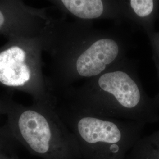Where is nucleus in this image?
Returning a JSON list of instances; mask_svg holds the SVG:
<instances>
[{
    "mask_svg": "<svg viewBox=\"0 0 159 159\" xmlns=\"http://www.w3.org/2000/svg\"><path fill=\"white\" fill-rule=\"evenodd\" d=\"M5 116V109H4V103L2 102V98H0V116Z\"/></svg>",
    "mask_w": 159,
    "mask_h": 159,
    "instance_id": "nucleus-12",
    "label": "nucleus"
},
{
    "mask_svg": "<svg viewBox=\"0 0 159 159\" xmlns=\"http://www.w3.org/2000/svg\"><path fill=\"white\" fill-rule=\"evenodd\" d=\"M58 116L74 134L82 159H126L143 124L81 113L56 102Z\"/></svg>",
    "mask_w": 159,
    "mask_h": 159,
    "instance_id": "nucleus-4",
    "label": "nucleus"
},
{
    "mask_svg": "<svg viewBox=\"0 0 159 159\" xmlns=\"http://www.w3.org/2000/svg\"><path fill=\"white\" fill-rule=\"evenodd\" d=\"M63 13L75 20L93 21L110 20L120 24L125 22L123 0H55L50 1Z\"/></svg>",
    "mask_w": 159,
    "mask_h": 159,
    "instance_id": "nucleus-7",
    "label": "nucleus"
},
{
    "mask_svg": "<svg viewBox=\"0 0 159 159\" xmlns=\"http://www.w3.org/2000/svg\"><path fill=\"white\" fill-rule=\"evenodd\" d=\"M19 144L7 124L0 126V153H15Z\"/></svg>",
    "mask_w": 159,
    "mask_h": 159,
    "instance_id": "nucleus-9",
    "label": "nucleus"
},
{
    "mask_svg": "<svg viewBox=\"0 0 159 159\" xmlns=\"http://www.w3.org/2000/svg\"><path fill=\"white\" fill-rule=\"evenodd\" d=\"M157 159H159V153L158 154V158H157Z\"/></svg>",
    "mask_w": 159,
    "mask_h": 159,
    "instance_id": "nucleus-13",
    "label": "nucleus"
},
{
    "mask_svg": "<svg viewBox=\"0 0 159 159\" xmlns=\"http://www.w3.org/2000/svg\"><path fill=\"white\" fill-rule=\"evenodd\" d=\"M50 17L46 8H36L19 0H0V35L7 39L40 35Z\"/></svg>",
    "mask_w": 159,
    "mask_h": 159,
    "instance_id": "nucleus-6",
    "label": "nucleus"
},
{
    "mask_svg": "<svg viewBox=\"0 0 159 159\" xmlns=\"http://www.w3.org/2000/svg\"><path fill=\"white\" fill-rule=\"evenodd\" d=\"M159 4V1L153 0H123L125 22L150 35L154 33Z\"/></svg>",
    "mask_w": 159,
    "mask_h": 159,
    "instance_id": "nucleus-8",
    "label": "nucleus"
},
{
    "mask_svg": "<svg viewBox=\"0 0 159 159\" xmlns=\"http://www.w3.org/2000/svg\"><path fill=\"white\" fill-rule=\"evenodd\" d=\"M0 159H18L15 155V153H1Z\"/></svg>",
    "mask_w": 159,
    "mask_h": 159,
    "instance_id": "nucleus-11",
    "label": "nucleus"
},
{
    "mask_svg": "<svg viewBox=\"0 0 159 159\" xmlns=\"http://www.w3.org/2000/svg\"><path fill=\"white\" fill-rule=\"evenodd\" d=\"M148 37L153 48L154 60L157 67L159 77V33H154Z\"/></svg>",
    "mask_w": 159,
    "mask_h": 159,
    "instance_id": "nucleus-10",
    "label": "nucleus"
},
{
    "mask_svg": "<svg viewBox=\"0 0 159 159\" xmlns=\"http://www.w3.org/2000/svg\"><path fill=\"white\" fill-rule=\"evenodd\" d=\"M43 52L40 35L7 39L0 47V86L25 93L33 102L56 105L43 73Z\"/></svg>",
    "mask_w": 159,
    "mask_h": 159,
    "instance_id": "nucleus-5",
    "label": "nucleus"
},
{
    "mask_svg": "<svg viewBox=\"0 0 159 159\" xmlns=\"http://www.w3.org/2000/svg\"><path fill=\"white\" fill-rule=\"evenodd\" d=\"M136 61L125 57L102 74L54 94L56 102L81 113L143 123L155 117L156 101L144 90Z\"/></svg>",
    "mask_w": 159,
    "mask_h": 159,
    "instance_id": "nucleus-2",
    "label": "nucleus"
},
{
    "mask_svg": "<svg viewBox=\"0 0 159 159\" xmlns=\"http://www.w3.org/2000/svg\"><path fill=\"white\" fill-rule=\"evenodd\" d=\"M49 57L47 81L51 93L66 90L81 80L100 75L127 57L130 34L118 26L98 29L93 21L50 17L40 34Z\"/></svg>",
    "mask_w": 159,
    "mask_h": 159,
    "instance_id": "nucleus-1",
    "label": "nucleus"
},
{
    "mask_svg": "<svg viewBox=\"0 0 159 159\" xmlns=\"http://www.w3.org/2000/svg\"><path fill=\"white\" fill-rule=\"evenodd\" d=\"M6 124L17 142L42 159H82L75 137L56 111V105L16 102L12 94L2 97Z\"/></svg>",
    "mask_w": 159,
    "mask_h": 159,
    "instance_id": "nucleus-3",
    "label": "nucleus"
}]
</instances>
